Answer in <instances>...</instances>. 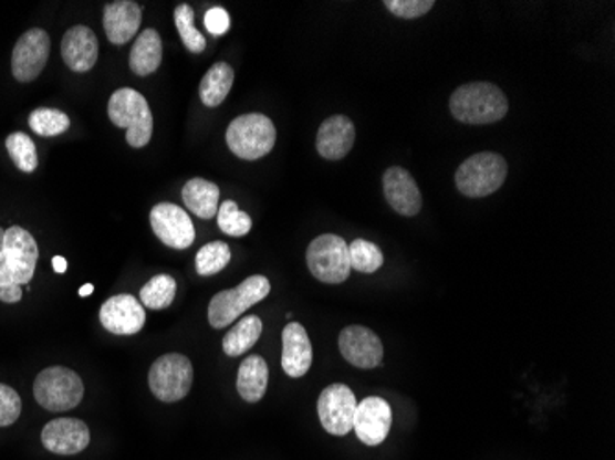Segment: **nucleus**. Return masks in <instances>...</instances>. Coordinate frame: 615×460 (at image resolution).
<instances>
[{
	"label": "nucleus",
	"mask_w": 615,
	"mask_h": 460,
	"mask_svg": "<svg viewBox=\"0 0 615 460\" xmlns=\"http://www.w3.org/2000/svg\"><path fill=\"white\" fill-rule=\"evenodd\" d=\"M28 124L32 127L33 133H38L39 137H58L71 127V118L61 111L41 107V109L30 113Z\"/></svg>",
	"instance_id": "obj_31"
},
{
	"label": "nucleus",
	"mask_w": 615,
	"mask_h": 460,
	"mask_svg": "<svg viewBox=\"0 0 615 460\" xmlns=\"http://www.w3.org/2000/svg\"><path fill=\"white\" fill-rule=\"evenodd\" d=\"M107 113L116 127L126 129V140L132 148L148 146L154 133V116L143 94L135 88H118L111 96Z\"/></svg>",
	"instance_id": "obj_2"
},
{
	"label": "nucleus",
	"mask_w": 615,
	"mask_h": 460,
	"mask_svg": "<svg viewBox=\"0 0 615 460\" xmlns=\"http://www.w3.org/2000/svg\"><path fill=\"white\" fill-rule=\"evenodd\" d=\"M216 216H218V227L226 234L234 236V238L248 234L251 227H253L251 216L238 209V205L234 201H223Z\"/></svg>",
	"instance_id": "obj_33"
},
{
	"label": "nucleus",
	"mask_w": 615,
	"mask_h": 460,
	"mask_svg": "<svg viewBox=\"0 0 615 460\" xmlns=\"http://www.w3.org/2000/svg\"><path fill=\"white\" fill-rule=\"evenodd\" d=\"M149 223H152L155 236L165 245L177 249V251L188 249L196 240V229H194L190 216L177 205H155L149 212Z\"/></svg>",
	"instance_id": "obj_12"
},
{
	"label": "nucleus",
	"mask_w": 615,
	"mask_h": 460,
	"mask_svg": "<svg viewBox=\"0 0 615 460\" xmlns=\"http://www.w3.org/2000/svg\"><path fill=\"white\" fill-rule=\"evenodd\" d=\"M94 291L93 284H85L80 288V296H88Z\"/></svg>",
	"instance_id": "obj_39"
},
{
	"label": "nucleus",
	"mask_w": 615,
	"mask_h": 460,
	"mask_svg": "<svg viewBox=\"0 0 615 460\" xmlns=\"http://www.w3.org/2000/svg\"><path fill=\"white\" fill-rule=\"evenodd\" d=\"M83 381L66 367L44 368L33 384V396L39 406L52 412L71 411L83 400Z\"/></svg>",
	"instance_id": "obj_7"
},
{
	"label": "nucleus",
	"mask_w": 615,
	"mask_h": 460,
	"mask_svg": "<svg viewBox=\"0 0 615 460\" xmlns=\"http://www.w3.org/2000/svg\"><path fill=\"white\" fill-rule=\"evenodd\" d=\"M174 21H176L177 32L181 35L183 43L187 46L188 52L199 54L207 49V39L201 35L198 28L194 27L192 6H177L176 11H174Z\"/></svg>",
	"instance_id": "obj_32"
},
{
	"label": "nucleus",
	"mask_w": 615,
	"mask_h": 460,
	"mask_svg": "<svg viewBox=\"0 0 615 460\" xmlns=\"http://www.w3.org/2000/svg\"><path fill=\"white\" fill-rule=\"evenodd\" d=\"M160 61H163V41L157 30L148 28L133 43L129 66L137 76H149L159 69Z\"/></svg>",
	"instance_id": "obj_23"
},
{
	"label": "nucleus",
	"mask_w": 615,
	"mask_h": 460,
	"mask_svg": "<svg viewBox=\"0 0 615 460\" xmlns=\"http://www.w3.org/2000/svg\"><path fill=\"white\" fill-rule=\"evenodd\" d=\"M143 22V10L137 2L132 0H116L105 6L104 30L105 35L113 44H126L137 35Z\"/></svg>",
	"instance_id": "obj_21"
},
{
	"label": "nucleus",
	"mask_w": 615,
	"mask_h": 460,
	"mask_svg": "<svg viewBox=\"0 0 615 460\" xmlns=\"http://www.w3.org/2000/svg\"><path fill=\"white\" fill-rule=\"evenodd\" d=\"M39 249L33 236L22 227L6 230L0 252V288L30 284L38 265Z\"/></svg>",
	"instance_id": "obj_5"
},
{
	"label": "nucleus",
	"mask_w": 615,
	"mask_h": 460,
	"mask_svg": "<svg viewBox=\"0 0 615 460\" xmlns=\"http://www.w3.org/2000/svg\"><path fill=\"white\" fill-rule=\"evenodd\" d=\"M384 6L393 15L402 17V19H417L431 11L434 0H385Z\"/></svg>",
	"instance_id": "obj_35"
},
{
	"label": "nucleus",
	"mask_w": 615,
	"mask_h": 460,
	"mask_svg": "<svg viewBox=\"0 0 615 460\" xmlns=\"http://www.w3.org/2000/svg\"><path fill=\"white\" fill-rule=\"evenodd\" d=\"M270 381V368L264 357L249 356L238 368L237 389L243 400L257 404L262 400Z\"/></svg>",
	"instance_id": "obj_22"
},
{
	"label": "nucleus",
	"mask_w": 615,
	"mask_h": 460,
	"mask_svg": "<svg viewBox=\"0 0 615 460\" xmlns=\"http://www.w3.org/2000/svg\"><path fill=\"white\" fill-rule=\"evenodd\" d=\"M177 282L170 274H157L140 290V304L149 310H166L176 299Z\"/></svg>",
	"instance_id": "obj_27"
},
{
	"label": "nucleus",
	"mask_w": 615,
	"mask_h": 460,
	"mask_svg": "<svg viewBox=\"0 0 615 460\" xmlns=\"http://www.w3.org/2000/svg\"><path fill=\"white\" fill-rule=\"evenodd\" d=\"M306 263L310 273L324 284H341L352 271L348 243L341 236H317L308 245Z\"/></svg>",
	"instance_id": "obj_8"
},
{
	"label": "nucleus",
	"mask_w": 615,
	"mask_h": 460,
	"mask_svg": "<svg viewBox=\"0 0 615 460\" xmlns=\"http://www.w3.org/2000/svg\"><path fill=\"white\" fill-rule=\"evenodd\" d=\"M183 201L187 209L201 220H210L220 209V188L207 179H190L183 187Z\"/></svg>",
	"instance_id": "obj_24"
},
{
	"label": "nucleus",
	"mask_w": 615,
	"mask_h": 460,
	"mask_svg": "<svg viewBox=\"0 0 615 460\" xmlns=\"http://www.w3.org/2000/svg\"><path fill=\"white\" fill-rule=\"evenodd\" d=\"M450 111L454 118L462 124L487 126L505 118L509 100L494 83L472 82L451 94Z\"/></svg>",
	"instance_id": "obj_1"
},
{
	"label": "nucleus",
	"mask_w": 615,
	"mask_h": 460,
	"mask_svg": "<svg viewBox=\"0 0 615 460\" xmlns=\"http://www.w3.org/2000/svg\"><path fill=\"white\" fill-rule=\"evenodd\" d=\"M41 440L55 456H76L87 448L91 433L87 424L77 418H55L44 426Z\"/></svg>",
	"instance_id": "obj_16"
},
{
	"label": "nucleus",
	"mask_w": 615,
	"mask_h": 460,
	"mask_svg": "<svg viewBox=\"0 0 615 460\" xmlns=\"http://www.w3.org/2000/svg\"><path fill=\"white\" fill-rule=\"evenodd\" d=\"M509 166L501 155L484 151L468 157L456 174L457 190L467 198H487L505 182Z\"/></svg>",
	"instance_id": "obj_4"
},
{
	"label": "nucleus",
	"mask_w": 615,
	"mask_h": 460,
	"mask_svg": "<svg viewBox=\"0 0 615 460\" xmlns=\"http://www.w3.org/2000/svg\"><path fill=\"white\" fill-rule=\"evenodd\" d=\"M6 149L17 168L24 174H32L38 168V149L32 138L24 133H11L10 137L6 138Z\"/></svg>",
	"instance_id": "obj_29"
},
{
	"label": "nucleus",
	"mask_w": 615,
	"mask_h": 460,
	"mask_svg": "<svg viewBox=\"0 0 615 460\" xmlns=\"http://www.w3.org/2000/svg\"><path fill=\"white\" fill-rule=\"evenodd\" d=\"M270 280L262 274H253L243 280L242 284L232 290L220 291L212 296L209 304V323L212 328H227L234 323L242 313L248 312L249 307L264 301L270 295Z\"/></svg>",
	"instance_id": "obj_6"
},
{
	"label": "nucleus",
	"mask_w": 615,
	"mask_h": 460,
	"mask_svg": "<svg viewBox=\"0 0 615 460\" xmlns=\"http://www.w3.org/2000/svg\"><path fill=\"white\" fill-rule=\"evenodd\" d=\"M50 55L49 33L32 28L22 33L11 54V74L17 82L30 83L38 80Z\"/></svg>",
	"instance_id": "obj_11"
},
{
	"label": "nucleus",
	"mask_w": 615,
	"mask_h": 460,
	"mask_svg": "<svg viewBox=\"0 0 615 460\" xmlns=\"http://www.w3.org/2000/svg\"><path fill=\"white\" fill-rule=\"evenodd\" d=\"M22 290L21 285H8V288H0V301L6 304H15L21 301Z\"/></svg>",
	"instance_id": "obj_37"
},
{
	"label": "nucleus",
	"mask_w": 615,
	"mask_h": 460,
	"mask_svg": "<svg viewBox=\"0 0 615 460\" xmlns=\"http://www.w3.org/2000/svg\"><path fill=\"white\" fill-rule=\"evenodd\" d=\"M393 424V411L384 398L368 396L357 404L354 433L365 446H379L387 439Z\"/></svg>",
	"instance_id": "obj_14"
},
{
	"label": "nucleus",
	"mask_w": 615,
	"mask_h": 460,
	"mask_svg": "<svg viewBox=\"0 0 615 460\" xmlns=\"http://www.w3.org/2000/svg\"><path fill=\"white\" fill-rule=\"evenodd\" d=\"M341 356L357 368H376L384 362V343L373 330L365 326H346L340 334Z\"/></svg>",
	"instance_id": "obj_13"
},
{
	"label": "nucleus",
	"mask_w": 615,
	"mask_h": 460,
	"mask_svg": "<svg viewBox=\"0 0 615 460\" xmlns=\"http://www.w3.org/2000/svg\"><path fill=\"white\" fill-rule=\"evenodd\" d=\"M61 55L71 71L88 72L98 61V39L82 24L69 28L61 41Z\"/></svg>",
	"instance_id": "obj_19"
},
{
	"label": "nucleus",
	"mask_w": 615,
	"mask_h": 460,
	"mask_svg": "<svg viewBox=\"0 0 615 460\" xmlns=\"http://www.w3.org/2000/svg\"><path fill=\"white\" fill-rule=\"evenodd\" d=\"M226 138L229 149L240 159H262L275 146V124L265 115L249 113L238 116L229 124Z\"/></svg>",
	"instance_id": "obj_3"
},
{
	"label": "nucleus",
	"mask_w": 615,
	"mask_h": 460,
	"mask_svg": "<svg viewBox=\"0 0 615 460\" xmlns=\"http://www.w3.org/2000/svg\"><path fill=\"white\" fill-rule=\"evenodd\" d=\"M149 389L155 398L174 404L185 398L192 389V363L183 354H166L152 365L148 374Z\"/></svg>",
	"instance_id": "obj_9"
},
{
	"label": "nucleus",
	"mask_w": 615,
	"mask_h": 460,
	"mask_svg": "<svg viewBox=\"0 0 615 460\" xmlns=\"http://www.w3.org/2000/svg\"><path fill=\"white\" fill-rule=\"evenodd\" d=\"M21 396L17 395L15 389L0 384V428L15 424L17 418L21 417Z\"/></svg>",
	"instance_id": "obj_34"
},
{
	"label": "nucleus",
	"mask_w": 615,
	"mask_h": 460,
	"mask_svg": "<svg viewBox=\"0 0 615 460\" xmlns=\"http://www.w3.org/2000/svg\"><path fill=\"white\" fill-rule=\"evenodd\" d=\"M232 83H234L232 66L227 63H216L201 80L199 98L207 107H218L226 102L227 94L231 93Z\"/></svg>",
	"instance_id": "obj_25"
},
{
	"label": "nucleus",
	"mask_w": 615,
	"mask_h": 460,
	"mask_svg": "<svg viewBox=\"0 0 615 460\" xmlns=\"http://www.w3.org/2000/svg\"><path fill=\"white\" fill-rule=\"evenodd\" d=\"M356 409V395L346 385H329L319 396V420L324 431L334 437H345L351 433L354 429Z\"/></svg>",
	"instance_id": "obj_10"
},
{
	"label": "nucleus",
	"mask_w": 615,
	"mask_h": 460,
	"mask_svg": "<svg viewBox=\"0 0 615 460\" xmlns=\"http://www.w3.org/2000/svg\"><path fill=\"white\" fill-rule=\"evenodd\" d=\"M351 268L357 273L373 274L384 265V252L373 241L354 240L348 243Z\"/></svg>",
	"instance_id": "obj_28"
},
{
	"label": "nucleus",
	"mask_w": 615,
	"mask_h": 460,
	"mask_svg": "<svg viewBox=\"0 0 615 460\" xmlns=\"http://www.w3.org/2000/svg\"><path fill=\"white\" fill-rule=\"evenodd\" d=\"M313 351L303 324L290 323L282 330V368L290 378H303L312 367Z\"/></svg>",
	"instance_id": "obj_20"
},
{
	"label": "nucleus",
	"mask_w": 615,
	"mask_h": 460,
	"mask_svg": "<svg viewBox=\"0 0 615 460\" xmlns=\"http://www.w3.org/2000/svg\"><path fill=\"white\" fill-rule=\"evenodd\" d=\"M231 262V249L226 241H212L199 249L196 254V269L201 276L220 273Z\"/></svg>",
	"instance_id": "obj_30"
},
{
	"label": "nucleus",
	"mask_w": 615,
	"mask_h": 460,
	"mask_svg": "<svg viewBox=\"0 0 615 460\" xmlns=\"http://www.w3.org/2000/svg\"><path fill=\"white\" fill-rule=\"evenodd\" d=\"M4 234L6 230H2V227H0V252H2V247H4Z\"/></svg>",
	"instance_id": "obj_40"
},
{
	"label": "nucleus",
	"mask_w": 615,
	"mask_h": 460,
	"mask_svg": "<svg viewBox=\"0 0 615 460\" xmlns=\"http://www.w3.org/2000/svg\"><path fill=\"white\" fill-rule=\"evenodd\" d=\"M384 194L390 209L400 216L413 218L423 209V194L409 171L393 166L384 174Z\"/></svg>",
	"instance_id": "obj_17"
},
{
	"label": "nucleus",
	"mask_w": 615,
	"mask_h": 460,
	"mask_svg": "<svg viewBox=\"0 0 615 460\" xmlns=\"http://www.w3.org/2000/svg\"><path fill=\"white\" fill-rule=\"evenodd\" d=\"M354 143H356V127L348 116H330L319 127L317 151L323 159H345L354 148Z\"/></svg>",
	"instance_id": "obj_18"
},
{
	"label": "nucleus",
	"mask_w": 615,
	"mask_h": 460,
	"mask_svg": "<svg viewBox=\"0 0 615 460\" xmlns=\"http://www.w3.org/2000/svg\"><path fill=\"white\" fill-rule=\"evenodd\" d=\"M100 323L115 335H135L146 324V312L140 301L133 295L111 296L100 307Z\"/></svg>",
	"instance_id": "obj_15"
},
{
	"label": "nucleus",
	"mask_w": 615,
	"mask_h": 460,
	"mask_svg": "<svg viewBox=\"0 0 615 460\" xmlns=\"http://www.w3.org/2000/svg\"><path fill=\"white\" fill-rule=\"evenodd\" d=\"M66 263L65 258L63 257H54L52 258V268H54L55 273L63 274L66 271Z\"/></svg>",
	"instance_id": "obj_38"
},
{
	"label": "nucleus",
	"mask_w": 615,
	"mask_h": 460,
	"mask_svg": "<svg viewBox=\"0 0 615 460\" xmlns=\"http://www.w3.org/2000/svg\"><path fill=\"white\" fill-rule=\"evenodd\" d=\"M262 330H264V324H262V318L257 317V315H248L243 317L242 321H238L234 328L227 332L226 337H223V352H226L229 357L243 356L246 352L251 351L257 341L260 339L262 335Z\"/></svg>",
	"instance_id": "obj_26"
},
{
	"label": "nucleus",
	"mask_w": 615,
	"mask_h": 460,
	"mask_svg": "<svg viewBox=\"0 0 615 460\" xmlns=\"http://www.w3.org/2000/svg\"><path fill=\"white\" fill-rule=\"evenodd\" d=\"M205 27L212 35H223L231 28V17L223 8H210L205 13Z\"/></svg>",
	"instance_id": "obj_36"
}]
</instances>
